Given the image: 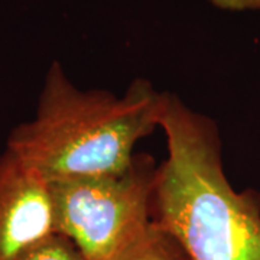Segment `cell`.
Returning <instances> with one entry per match:
<instances>
[{
	"mask_svg": "<svg viewBox=\"0 0 260 260\" xmlns=\"http://www.w3.org/2000/svg\"><path fill=\"white\" fill-rule=\"evenodd\" d=\"M159 127L168 158L158 167L152 220L191 260H260V195L229 182L217 124L167 93Z\"/></svg>",
	"mask_w": 260,
	"mask_h": 260,
	"instance_id": "cell-1",
	"label": "cell"
},
{
	"mask_svg": "<svg viewBox=\"0 0 260 260\" xmlns=\"http://www.w3.org/2000/svg\"><path fill=\"white\" fill-rule=\"evenodd\" d=\"M167 93L136 78L123 95L78 88L54 61L35 117L13 127L6 149L48 182L120 172L135 146L159 126Z\"/></svg>",
	"mask_w": 260,
	"mask_h": 260,
	"instance_id": "cell-2",
	"label": "cell"
},
{
	"mask_svg": "<svg viewBox=\"0 0 260 260\" xmlns=\"http://www.w3.org/2000/svg\"><path fill=\"white\" fill-rule=\"evenodd\" d=\"M158 168L135 155L120 172L56 179L49 184L55 233L74 243L85 260H106L152 221Z\"/></svg>",
	"mask_w": 260,
	"mask_h": 260,
	"instance_id": "cell-3",
	"label": "cell"
},
{
	"mask_svg": "<svg viewBox=\"0 0 260 260\" xmlns=\"http://www.w3.org/2000/svg\"><path fill=\"white\" fill-rule=\"evenodd\" d=\"M55 233L49 184L9 149L0 155V260H13Z\"/></svg>",
	"mask_w": 260,
	"mask_h": 260,
	"instance_id": "cell-4",
	"label": "cell"
},
{
	"mask_svg": "<svg viewBox=\"0 0 260 260\" xmlns=\"http://www.w3.org/2000/svg\"><path fill=\"white\" fill-rule=\"evenodd\" d=\"M106 260H191L177 239L156 221Z\"/></svg>",
	"mask_w": 260,
	"mask_h": 260,
	"instance_id": "cell-5",
	"label": "cell"
},
{
	"mask_svg": "<svg viewBox=\"0 0 260 260\" xmlns=\"http://www.w3.org/2000/svg\"><path fill=\"white\" fill-rule=\"evenodd\" d=\"M13 260H85L71 240L61 234H52Z\"/></svg>",
	"mask_w": 260,
	"mask_h": 260,
	"instance_id": "cell-6",
	"label": "cell"
},
{
	"mask_svg": "<svg viewBox=\"0 0 260 260\" xmlns=\"http://www.w3.org/2000/svg\"><path fill=\"white\" fill-rule=\"evenodd\" d=\"M217 9L230 12H260V0H208Z\"/></svg>",
	"mask_w": 260,
	"mask_h": 260,
	"instance_id": "cell-7",
	"label": "cell"
}]
</instances>
